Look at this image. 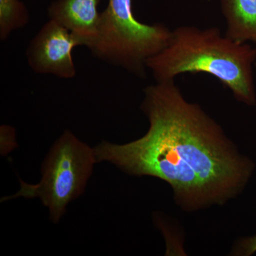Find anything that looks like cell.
<instances>
[{"instance_id": "1", "label": "cell", "mask_w": 256, "mask_h": 256, "mask_svg": "<svg viewBox=\"0 0 256 256\" xmlns=\"http://www.w3.org/2000/svg\"><path fill=\"white\" fill-rule=\"evenodd\" d=\"M140 109L149 122L146 134L126 144L102 141L94 148L98 163L162 180L185 212L225 204L244 191L255 172L254 160L201 106L185 98L174 80L146 87Z\"/></svg>"}, {"instance_id": "2", "label": "cell", "mask_w": 256, "mask_h": 256, "mask_svg": "<svg viewBox=\"0 0 256 256\" xmlns=\"http://www.w3.org/2000/svg\"><path fill=\"white\" fill-rule=\"evenodd\" d=\"M256 48L222 34L220 28L180 26L172 30L166 47L146 60L156 82L174 80L184 74L204 73L215 77L236 100L256 106L254 67Z\"/></svg>"}, {"instance_id": "3", "label": "cell", "mask_w": 256, "mask_h": 256, "mask_svg": "<svg viewBox=\"0 0 256 256\" xmlns=\"http://www.w3.org/2000/svg\"><path fill=\"white\" fill-rule=\"evenodd\" d=\"M96 163L94 148L66 130L44 160L40 181L31 184L20 180V190L0 202L20 197L38 198L48 208L50 220L58 223L69 204L84 194Z\"/></svg>"}, {"instance_id": "4", "label": "cell", "mask_w": 256, "mask_h": 256, "mask_svg": "<svg viewBox=\"0 0 256 256\" xmlns=\"http://www.w3.org/2000/svg\"><path fill=\"white\" fill-rule=\"evenodd\" d=\"M171 33L163 24L138 21L132 0H108L100 13L97 37L88 48L98 60L144 78L146 60L164 50Z\"/></svg>"}, {"instance_id": "5", "label": "cell", "mask_w": 256, "mask_h": 256, "mask_svg": "<svg viewBox=\"0 0 256 256\" xmlns=\"http://www.w3.org/2000/svg\"><path fill=\"white\" fill-rule=\"evenodd\" d=\"M78 46H84L80 37L50 20L28 45V65L36 73L50 74L60 78H74L76 70L72 54Z\"/></svg>"}, {"instance_id": "6", "label": "cell", "mask_w": 256, "mask_h": 256, "mask_svg": "<svg viewBox=\"0 0 256 256\" xmlns=\"http://www.w3.org/2000/svg\"><path fill=\"white\" fill-rule=\"evenodd\" d=\"M100 0H55L48 8V16L76 35L88 48L98 35Z\"/></svg>"}, {"instance_id": "7", "label": "cell", "mask_w": 256, "mask_h": 256, "mask_svg": "<svg viewBox=\"0 0 256 256\" xmlns=\"http://www.w3.org/2000/svg\"><path fill=\"white\" fill-rule=\"evenodd\" d=\"M226 35L238 43L256 42V0H220Z\"/></svg>"}, {"instance_id": "8", "label": "cell", "mask_w": 256, "mask_h": 256, "mask_svg": "<svg viewBox=\"0 0 256 256\" xmlns=\"http://www.w3.org/2000/svg\"><path fill=\"white\" fill-rule=\"evenodd\" d=\"M30 21L28 8L20 0H0V38L6 40L12 32Z\"/></svg>"}, {"instance_id": "9", "label": "cell", "mask_w": 256, "mask_h": 256, "mask_svg": "<svg viewBox=\"0 0 256 256\" xmlns=\"http://www.w3.org/2000/svg\"><path fill=\"white\" fill-rule=\"evenodd\" d=\"M256 252V235L239 239L234 248V255L252 256Z\"/></svg>"}, {"instance_id": "10", "label": "cell", "mask_w": 256, "mask_h": 256, "mask_svg": "<svg viewBox=\"0 0 256 256\" xmlns=\"http://www.w3.org/2000/svg\"><path fill=\"white\" fill-rule=\"evenodd\" d=\"M255 67L256 68V63H255Z\"/></svg>"}]
</instances>
